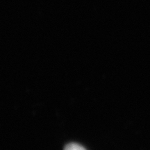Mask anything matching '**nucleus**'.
Wrapping results in <instances>:
<instances>
[{"label": "nucleus", "mask_w": 150, "mask_h": 150, "mask_svg": "<svg viewBox=\"0 0 150 150\" xmlns=\"http://www.w3.org/2000/svg\"><path fill=\"white\" fill-rule=\"evenodd\" d=\"M65 150H86L85 148L76 143H70L67 145Z\"/></svg>", "instance_id": "obj_1"}]
</instances>
